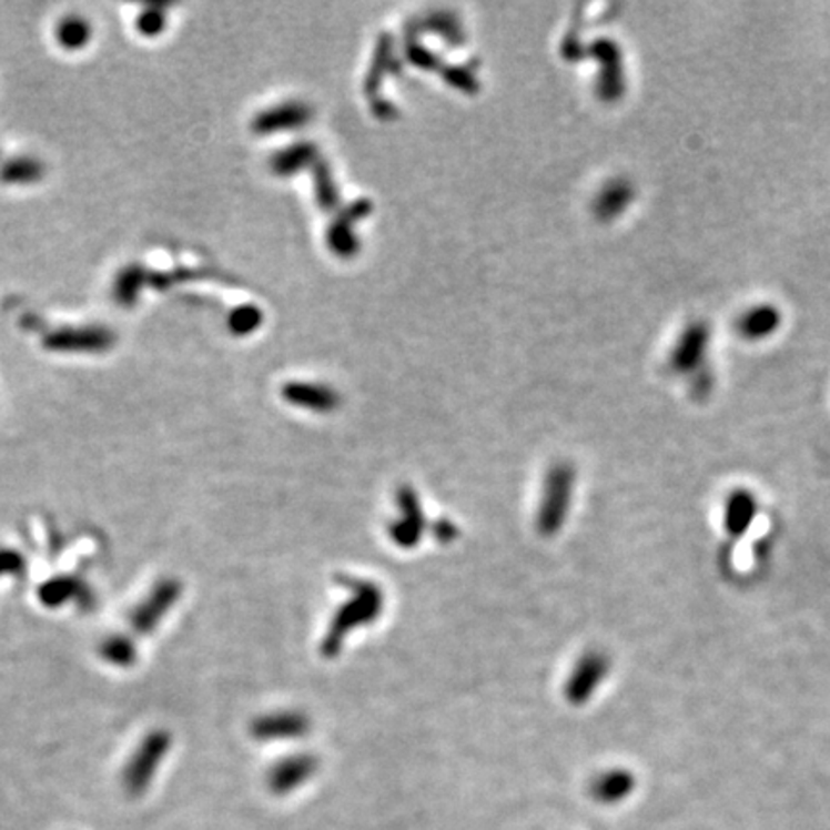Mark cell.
Masks as SVG:
<instances>
[{"instance_id":"9c48e42d","label":"cell","mask_w":830,"mask_h":830,"mask_svg":"<svg viewBox=\"0 0 830 830\" xmlns=\"http://www.w3.org/2000/svg\"><path fill=\"white\" fill-rule=\"evenodd\" d=\"M312 721L302 711H273L267 716L256 717L252 723V737L260 742H285L308 735Z\"/></svg>"},{"instance_id":"5bb4252c","label":"cell","mask_w":830,"mask_h":830,"mask_svg":"<svg viewBox=\"0 0 830 830\" xmlns=\"http://www.w3.org/2000/svg\"><path fill=\"white\" fill-rule=\"evenodd\" d=\"M635 788V777L625 769H611L608 773L598 775L593 780L590 794L601 803H616L629 796Z\"/></svg>"},{"instance_id":"30bf717a","label":"cell","mask_w":830,"mask_h":830,"mask_svg":"<svg viewBox=\"0 0 830 830\" xmlns=\"http://www.w3.org/2000/svg\"><path fill=\"white\" fill-rule=\"evenodd\" d=\"M317 767L320 761L312 753L291 756L272 767L267 775V785L272 788L273 794H291L317 773Z\"/></svg>"},{"instance_id":"ba28073f","label":"cell","mask_w":830,"mask_h":830,"mask_svg":"<svg viewBox=\"0 0 830 830\" xmlns=\"http://www.w3.org/2000/svg\"><path fill=\"white\" fill-rule=\"evenodd\" d=\"M758 494L746 487L732 488L723 502V530L730 543H740L758 519Z\"/></svg>"},{"instance_id":"6da1fadb","label":"cell","mask_w":830,"mask_h":830,"mask_svg":"<svg viewBox=\"0 0 830 830\" xmlns=\"http://www.w3.org/2000/svg\"><path fill=\"white\" fill-rule=\"evenodd\" d=\"M337 580L348 590V598L343 606H338L320 646L323 658L327 659L337 658L346 638L377 621L385 608V593L377 583L351 575H338Z\"/></svg>"},{"instance_id":"e0dca14e","label":"cell","mask_w":830,"mask_h":830,"mask_svg":"<svg viewBox=\"0 0 830 830\" xmlns=\"http://www.w3.org/2000/svg\"><path fill=\"white\" fill-rule=\"evenodd\" d=\"M89 37H91L89 26L81 18H65L64 22L58 23V43L62 44L64 49H70V51L81 49L89 41Z\"/></svg>"},{"instance_id":"277c9868","label":"cell","mask_w":830,"mask_h":830,"mask_svg":"<svg viewBox=\"0 0 830 830\" xmlns=\"http://www.w3.org/2000/svg\"><path fill=\"white\" fill-rule=\"evenodd\" d=\"M183 595V583L175 577H165L152 585L143 600L131 609V629L136 635H152L162 625L168 614L172 611Z\"/></svg>"},{"instance_id":"5b68a950","label":"cell","mask_w":830,"mask_h":830,"mask_svg":"<svg viewBox=\"0 0 830 830\" xmlns=\"http://www.w3.org/2000/svg\"><path fill=\"white\" fill-rule=\"evenodd\" d=\"M611 671V658L604 650H588L577 659L564 685L566 700L580 708L595 698Z\"/></svg>"},{"instance_id":"9a60e30c","label":"cell","mask_w":830,"mask_h":830,"mask_svg":"<svg viewBox=\"0 0 830 830\" xmlns=\"http://www.w3.org/2000/svg\"><path fill=\"white\" fill-rule=\"evenodd\" d=\"M635 199V186L629 181L617 180L601 193L598 201V214L601 217H616L625 208L629 206Z\"/></svg>"},{"instance_id":"3957f363","label":"cell","mask_w":830,"mask_h":830,"mask_svg":"<svg viewBox=\"0 0 830 830\" xmlns=\"http://www.w3.org/2000/svg\"><path fill=\"white\" fill-rule=\"evenodd\" d=\"M173 738L168 730L154 729L144 735L123 767L122 787L131 798L143 796L151 788L158 769L172 750Z\"/></svg>"},{"instance_id":"8992f818","label":"cell","mask_w":830,"mask_h":830,"mask_svg":"<svg viewBox=\"0 0 830 830\" xmlns=\"http://www.w3.org/2000/svg\"><path fill=\"white\" fill-rule=\"evenodd\" d=\"M709 344H711L709 323L704 320L688 323L669 356L671 370L677 375L690 377V379H695L700 373L708 372L706 360H708Z\"/></svg>"},{"instance_id":"d6986e66","label":"cell","mask_w":830,"mask_h":830,"mask_svg":"<svg viewBox=\"0 0 830 830\" xmlns=\"http://www.w3.org/2000/svg\"><path fill=\"white\" fill-rule=\"evenodd\" d=\"M143 270L131 265L125 272L118 277L115 281V298L120 301V304H133L139 296L141 285H143Z\"/></svg>"},{"instance_id":"7402d4cb","label":"cell","mask_w":830,"mask_h":830,"mask_svg":"<svg viewBox=\"0 0 830 830\" xmlns=\"http://www.w3.org/2000/svg\"><path fill=\"white\" fill-rule=\"evenodd\" d=\"M433 535H435L438 543L451 545V543H454L456 537H458L459 529L456 527V523L451 522V519H444L443 517V519H438V522L433 525Z\"/></svg>"},{"instance_id":"ffe728a7","label":"cell","mask_w":830,"mask_h":830,"mask_svg":"<svg viewBox=\"0 0 830 830\" xmlns=\"http://www.w3.org/2000/svg\"><path fill=\"white\" fill-rule=\"evenodd\" d=\"M26 567H28V561L23 558L22 551L0 546V579L20 577L22 573H26Z\"/></svg>"},{"instance_id":"4fadbf2b","label":"cell","mask_w":830,"mask_h":830,"mask_svg":"<svg viewBox=\"0 0 830 830\" xmlns=\"http://www.w3.org/2000/svg\"><path fill=\"white\" fill-rule=\"evenodd\" d=\"M44 344L52 351H107L112 344L110 331L101 327L58 331Z\"/></svg>"},{"instance_id":"ac0fdd59","label":"cell","mask_w":830,"mask_h":830,"mask_svg":"<svg viewBox=\"0 0 830 830\" xmlns=\"http://www.w3.org/2000/svg\"><path fill=\"white\" fill-rule=\"evenodd\" d=\"M41 175H43L41 164L36 160H29V158L12 160L0 172V178L7 183H29V181L39 180Z\"/></svg>"},{"instance_id":"52a82bcc","label":"cell","mask_w":830,"mask_h":830,"mask_svg":"<svg viewBox=\"0 0 830 830\" xmlns=\"http://www.w3.org/2000/svg\"><path fill=\"white\" fill-rule=\"evenodd\" d=\"M394 500L398 516L388 525V537L402 550H412L422 543L423 533L427 529L419 494L409 485H402L396 488Z\"/></svg>"},{"instance_id":"7a4b0ae2","label":"cell","mask_w":830,"mask_h":830,"mask_svg":"<svg viewBox=\"0 0 830 830\" xmlns=\"http://www.w3.org/2000/svg\"><path fill=\"white\" fill-rule=\"evenodd\" d=\"M575 487L577 472L571 464L559 462L548 469L537 512V530L540 537H556L559 530L564 529L567 516L571 512Z\"/></svg>"},{"instance_id":"8fae6325","label":"cell","mask_w":830,"mask_h":830,"mask_svg":"<svg viewBox=\"0 0 830 830\" xmlns=\"http://www.w3.org/2000/svg\"><path fill=\"white\" fill-rule=\"evenodd\" d=\"M782 317L785 315L780 312L779 306L769 304V302L756 304L738 317L737 333L745 341L761 343V341L773 337L775 333L780 330Z\"/></svg>"},{"instance_id":"2e32d148","label":"cell","mask_w":830,"mask_h":830,"mask_svg":"<svg viewBox=\"0 0 830 830\" xmlns=\"http://www.w3.org/2000/svg\"><path fill=\"white\" fill-rule=\"evenodd\" d=\"M101 656L107 664L115 667L135 666L139 651L130 637L125 635H112L107 640H102Z\"/></svg>"},{"instance_id":"7c38bea8","label":"cell","mask_w":830,"mask_h":830,"mask_svg":"<svg viewBox=\"0 0 830 830\" xmlns=\"http://www.w3.org/2000/svg\"><path fill=\"white\" fill-rule=\"evenodd\" d=\"M93 593L87 583L70 575H58L39 588V600L47 608H62L68 604H91Z\"/></svg>"},{"instance_id":"44dd1931","label":"cell","mask_w":830,"mask_h":830,"mask_svg":"<svg viewBox=\"0 0 830 830\" xmlns=\"http://www.w3.org/2000/svg\"><path fill=\"white\" fill-rule=\"evenodd\" d=\"M136 26H139L143 36H158L165 26V14L162 12V8H146L143 14L139 16Z\"/></svg>"}]
</instances>
